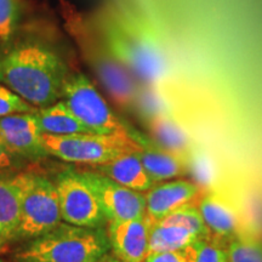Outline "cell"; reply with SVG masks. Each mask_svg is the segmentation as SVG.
Wrapping results in <instances>:
<instances>
[{"instance_id":"6","label":"cell","mask_w":262,"mask_h":262,"mask_svg":"<svg viewBox=\"0 0 262 262\" xmlns=\"http://www.w3.org/2000/svg\"><path fill=\"white\" fill-rule=\"evenodd\" d=\"M61 100L93 134L110 135L134 131L111 110L93 81L83 73L68 75Z\"/></svg>"},{"instance_id":"21","label":"cell","mask_w":262,"mask_h":262,"mask_svg":"<svg viewBox=\"0 0 262 262\" xmlns=\"http://www.w3.org/2000/svg\"><path fill=\"white\" fill-rule=\"evenodd\" d=\"M24 15L22 0H0V47L17 37Z\"/></svg>"},{"instance_id":"7","label":"cell","mask_w":262,"mask_h":262,"mask_svg":"<svg viewBox=\"0 0 262 262\" xmlns=\"http://www.w3.org/2000/svg\"><path fill=\"white\" fill-rule=\"evenodd\" d=\"M85 60L110 96L120 107L127 108L136 102L140 88L135 75L107 50L101 39H94L89 29L78 24L74 29Z\"/></svg>"},{"instance_id":"4","label":"cell","mask_w":262,"mask_h":262,"mask_svg":"<svg viewBox=\"0 0 262 262\" xmlns=\"http://www.w3.org/2000/svg\"><path fill=\"white\" fill-rule=\"evenodd\" d=\"M137 131L101 134H72L48 135L42 134V142L50 157L67 163L100 165L126 153H135L141 148L136 139Z\"/></svg>"},{"instance_id":"8","label":"cell","mask_w":262,"mask_h":262,"mask_svg":"<svg viewBox=\"0 0 262 262\" xmlns=\"http://www.w3.org/2000/svg\"><path fill=\"white\" fill-rule=\"evenodd\" d=\"M62 220L84 227L107 226V219L93 189L81 178L79 171L66 170L55 179Z\"/></svg>"},{"instance_id":"15","label":"cell","mask_w":262,"mask_h":262,"mask_svg":"<svg viewBox=\"0 0 262 262\" xmlns=\"http://www.w3.org/2000/svg\"><path fill=\"white\" fill-rule=\"evenodd\" d=\"M33 114L41 134H48V135L93 134L74 116V113L62 100L50 106L35 108Z\"/></svg>"},{"instance_id":"17","label":"cell","mask_w":262,"mask_h":262,"mask_svg":"<svg viewBox=\"0 0 262 262\" xmlns=\"http://www.w3.org/2000/svg\"><path fill=\"white\" fill-rule=\"evenodd\" d=\"M199 238L201 237L180 226L155 222L150 224L149 227L148 254L183 250Z\"/></svg>"},{"instance_id":"27","label":"cell","mask_w":262,"mask_h":262,"mask_svg":"<svg viewBox=\"0 0 262 262\" xmlns=\"http://www.w3.org/2000/svg\"><path fill=\"white\" fill-rule=\"evenodd\" d=\"M10 243H11V242H10V238L8 237V234L5 233V231L3 229L2 226H0V253L4 251L5 248L8 247Z\"/></svg>"},{"instance_id":"16","label":"cell","mask_w":262,"mask_h":262,"mask_svg":"<svg viewBox=\"0 0 262 262\" xmlns=\"http://www.w3.org/2000/svg\"><path fill=\"white\" fill-rule=\"evenodd\" d=\"M22 189L17 175L11 179H0V226L14 242L21 219Z\"/></svg>"},{"instance_id":"5","label":"cell","mask_w":262,"mask_h":262,"mask_svg":"<svg viewBox=\"0 0 262 262\" xmlns=\"http://www.w3.org/2000/svg\"><path fill=\"white\" fill-rule=\"evenodd\" d=\"M21 183V219L14 242H27L61 224L58 194L54 181L40 173L25 171L17 175Z\"/></svg>"},{"instance_id":"28","label":"cell","mask_w":262,"mask_h":262,"mask_svg":"<svg viewBox=\"0 0 262 262\" xmlns=\"http://www.w3.org/2000/svg\"><path fill=\"white\" fill-rule=\"evenodd\" d=\"M95 262H120V261L118 260V258L114 256L112 253H108V254L104 255L103 257H101L100 260H97V261H95Z\"/></svg>"},{"instance_id":"12","label":"cell","mask_w":262,"mask_h":262,"mask_svg":"<svg viewBox=\"0 0 262 262\" xmlns=\"http://www.w3.org/2000/svg\"><path fill=\"white\" fill-rule=\"evenodd\" d=\"M136 141L141 145V148L137 150L136 155L153 182L169 181L183 175L185 171L183 164L176 153L170 152L152 141L147 140L140 133Z\"/></svg>"},{"instance_id":"22","label":"cell","mask_w":262,"mask_h":262,"mask_svg":"<svg viewBox=\"0 0 262 262\" xmlns=\"http://www.w3.org/2000/svg\"><path fill=\"white\" fill-rule=\"evenodd\" d=\"M157 222L164 225L180 226V227L188 229L189 232H192V233L196 234L201 238L208 237V235L211 234L209 228L206 227L204 220H203L198 206L193 204V202L176 209V210L170 212L169 215H166L165 217Z\"/></svg>"},{"instance_id":"25","label":"cell","mask_w":262,"mask_h":262,"mask_svg":"<svg viewBox=\"0 0 262 262\" xmlns=\"http://www.w3.org/2000/svg\"><path fill=\"white\" fill-rule=\"evenodd\" d=\"M26 158H22L16 153L11 152L4 143L0 141V171L19 168L26 163Z\"/></svg>"},{"instance_id":"18","label":"cell","mask_w":262,"mask_h":262,"mask_svg":"<svg viewBox=\"0 0 262 262\" xmlns=\"http://www.w3.org/2000/svg\"><path fill=\"white\" fill-rule=\"evenodd\" d=\"M0 141L11 152L28 160L50 157L45 149L44 142H42V134L39 130L2 133Z\"/></svg>"},{"instance_id":"11","label":"cell","mask_w":262,"mask_h":262,"mask_svg":"<svg viewBox=\"0 0 262 262\" xmlns=\"http://www.w3.org/2000/svg\"><path fill=\"white\" fill-rule=\"evenodd\" d=\"M201 188L188 180H170L158 182L145 192L146 219L149 225L162 220L176 209L194 202Z\"/></svg>"},{"instance_id":"14","label":"cell","mask_w":262,"mask_h":262,"mask_svg":"<svg viewBox=\"0 0 262 262\" xmlns=\"http://www.w3.org/2000/svg\"><path fill=\"white\" fill-rule=\"evenodd\" d=\"M196 206L211 235L228 243L238 233L237 216L221 196L209 193L199 199Z\"/></svg>"},{"instance_id":"9","label":"cell","mask_w":262,"mask_h":262,"mask_svg":"<svg viewBox=\"0 0 262 262\" xmlns=\"http://www.w3.org/2000/svg\"><path fill=\"white\" fill-rule=\"evenodd\" d=\"M79 173L96 195L107 222L140 219L146 215L143 192L127 188L95 170H85Z\"/></svg>"},{"instance_id":"19","label":"cell","mask_w":262,"mask_h":262,"mask_svg":"<svg viewBox=\"0 0 262 262\" xmlns=\"http://www.w3.org/2000/svg\"><path fill=\"white\" fill-rule=\"evenodd\" d=\"M149 130L156 143L170 152H181L187 148L188 139L183 130L166 114H159L149 119Z\"/></svg>"},{"instance_id":"13","label":"cell","mask_w":262,"mask_h":262,"mask_svg":"<svg viewBox=\"0 0 262 262\" xmlns=\"http://www.w3.org/2000/svg\"><path fill=\"white\" fill-rule=\"evenodd\" d=\"M91 170L106 175L107 178L139 192H147L156 185L147 173L145 166L135 153H126L100 165L91 166Z\"/></svg>"},{"instance_id":"10","label":"cell","mask_w":262,"mask_h":262,"mask_svg":"<svg viewBox=\"0 0 262 262\" xmlns=\"http://www.w3.org/2000/svg\"><path fill=\"white\" fill-rule=\"evenodd\" d=\"M149 222L146 215L107 224L111 253L120 262H143L149 249Z\"/></svg>"},{"instance_id":"26","label":"cell","mask_w":262,"mask_h":262,"mask_svg":"<svg viewBox=\"0 0 262 262\" xmlns=\"http://www.w3.org/2000/svg\"><path fill=\"white\" fill-rule=\"evenodd\" d=\"M143 262H188L185 249L178 251H162L147 255Z\"/></svg>"},{"instance_id":"3","label":"cell","mask_w":262,"mask_h":262,"mask_svg":"<svg viewBox=\"0 0 262 262\" xmlns=\"http://www.w3.org/2000/svg\"><path fill=\"white\" fill-rule=\"evenodd\" d=\"M111 253L107 226L84 227L62 221L50 231L25 242L15 262H95Z\"/></svg>"},{"instance_id":"24","label":"cell","mask_w":262,"mask_h":262,"mask_svg":"<svg viewBox=\"0 0 262 262\" xmlns=\"http://www.w3.org/2000/svg\"><path fill=\"white\" fill-rule=\"evenodd\" d=\"M35 107L0 83V118L17 113L34 112Z\"/></svg>"},{"instance_id":"20","label":"cell","mask_w":262,"mask_h":262,"mask_svg":"<svg viewBox=\"0 0 262 262\" xmlns=\"http://www.w3.org/2000/svg\"><path fill=\"white\" fill-rule=\"evenodd\" d=\"M228 243L214 237L199 238L185 249L188 262H228Z\"/></svg>"},{"instance_id":"23","label":"cell","mask_w":262,"mask_h":262,"mask_svg":"<svg viewBox=\"0 0 262 262\" xmlns=\"http://www.w3.org/2000/svg\"><path fill=\"white\" fill-rule=\"evenodd\" d=\"M227 250L228 262H262V247L248 234H235Z\"/></svg>"},{"instance_id":"2","label":"cell","mask_w":262,"mask_h":262,"mask_svg":"<svg viewBox=\"0 0 262 262\" xmlns=\"http://www.w3.org/2000/svg\"><path fill=\"white\" fill-rule=\"evenodd\" d=\"M98 37L137 79L157 85L169 73V61L150 29L130 12L107 9L98 16Z\"/></svg>"},{"instance_id":"1","label":"cell","mask_w":262,"mask_h":262,"mask_svg":"<svg viewBox=\"0 0 262 262\" xmlns=\"http://www.w3.org/2000/svg\"><path fill=\"white\" fill-rule=\"evenodd\" d=\"M70 74L60 52L38 38L16 37L0 47V83L35 108L60 101Z\"/></svg>"},{"instance_id":"29","label":"cell","mask_w":262,"mask_h":262,"mask_svg":"<svg viewBox=\"0 0 262 262\" xmlns=\"http://www.w3.org/2000/svg\"><path fill=\"white\" fill-rule=\"evenodd\" d=\"M0 262H5V261H4V260H3V258H2V257H0Z\"/></svg>"}]
</instances>
